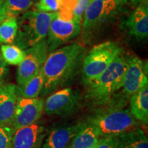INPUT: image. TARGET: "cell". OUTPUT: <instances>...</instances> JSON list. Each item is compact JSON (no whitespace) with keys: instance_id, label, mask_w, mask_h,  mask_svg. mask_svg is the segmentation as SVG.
Listing matches in <instances>:
<instances>
[{"instance_id":"6da1fadb","label":"cell","mask_w":148,"mask_h":148,"mask_svg":"<svg viewBox=\"0 0 148 148\" xmlns=\"http://www.w3.org/2000/svg\"><path fill=\"white\" fill-rule=\"evenodd\" d=\"M85 51L84 44L76 42L49 52L42 66L44 84L40 92L42 95L69 84L82 66Z\"/></svg>"},{"instance_id":"7a4b0ae2","label":"cell","mask_w":148,"mask_h":148,"mask_svg":"<svg viewBox=\"0 0 148 148\" xmlns=\"http://www.w3.org/2000/svg\"><path fill=\"white\" fill-rule=\"evenodd\" d=\"M126 67V57L121 53L97 78L86 86V97L95 104L109 102L114 94L123 86Z\"/></svg>"},{"instance_id":"3957f363","label":"cell","mask_w":148,"mask_h":148,"mask_svg":"<svg viewBox=\"0 0 148 148\" xmlns=\"http://www.w3.org/2000/svg\"><path fill=\"white\" fill-rule=\"evenodd\" d=\"M57 12L27 10L17 18L18 29L15 45L26 50L46 39L48 29Z\"/></svg>"},{"instance_id":"277c9868","label":"cell","mask_w":148,"mask_h":148,"mask_svg":"<svg viewBox=\"0 0 148 148\" xmlns=\"http://www.w3.org/2000/svg\"><path fill=\"white\" fill-rule=\"evenodd\" d=\"M122 51L116 41L109 40L94 46L82 60V78L85 86L97 78Z\"/></svg>"},{"instance_id":"5b68a950","label":"cell","mask_w":148,"mask_h":148,"mask_svg":"<svg viewBox=\"0 0 148 148\" xmlns=\"http://www.w3.org/2000/svg\"><path fill=\"white\" fill-rule=\"evenodd\" d=\"M89 123L97 130L99 137H115L138 127L139 122L130 111L121 108L110 109L95 115Z\"/></svg>"},{"instance_id":"8992f818","label":"cell","mask_w":148,"mask_h":148,"mask_svg":"<svg viewBox=\"0 0 148 148\" xmlns=\"http://www.w3.org/2000/svg\"><path fill=\"white\" fill-rule=\"evenodd\" d=\"M25 51V57L20 63L16 71L18 87L25 84L41 69L48 56L46 39L42 40Z\"/></svg>"},{"instance_id":"52a82bcc","label":"cell","mask_w":148,"mask_h":148,"mask_svg":"<svg viewBox=\"0 0 148 148\" xmlns=\"http://www.w3.org/2000/svg\"><path fill=\"white\" fill-rule=\"evenodd\" d=\"M79 100L80 96L77 90L71 88H62L48 97L43 111L48 115L69 116L78 109Z\"/></svg>"},{"instance_id":"ba28073f","label":"cell","mask_w":148,"mask_h":148,"mask_svg":"<svg viewBox=\"0 0 148 148\" xmlns=\"http://www.w3.org/2000/svg\"><path fill=\"white\" fill-rule=\"evenodd\" d=\"M80 25L75 20L64 19L57 14L51 21L48 29L47 38H46L48 52L56 50L77 36L81 31Z\"/></svg>"},{"instance_id":"9c48e42d","label":"cell","mask_w":148,"mask_h":148,"mask_svg":"<svg viewBox=\"0 0 148 148\" xmlns=\"http://www.w3.org/2000/svg\"><path fill=\"white\" fill-rule=\"evenodd\" d=\"M119 8L114 0H91L84 15L82 27L84 36L95 32L108 18L113 16Z\"/></svg>"},{"instance_id":"30bf717a","label":"cell","mask_w":148,"mask_h":148,"mask_svg":"<svg viewBox=\"0 0 148 148\" xmlns=\"http://www.w3.org/2000/svg\"><path fill=\"white\" fill-rule=\"evenodd\" d=\"M127 67L123 77V93L126 97L147 84V64L136 56L126 57Z\"/></svg>"},{"instance_id":"8fae6325","label":"cell","mask_w":148,"mask_h":148,"mask_svg":"<svg viewBox=\"0 0 148 148\" xmlns=\"http://www.w3.org/2000/svg\"><path fill=\"white\" fill-rule=\"evenodd\" d=\"M44 104L43 99L38 97L28 99L19 96L16 102L12 128L16 130L36 123L42 115Z\"/></svg>"},{"instance_id":"7c38bea8","label":"cell","mask_w":148,"mask_h":148,"mask_svg":"<svg viewBox=\"0 0 148 148\" xmlns=\"http://www.w3.org/2000/svg\"><path fill=\"white\" fill-rule=\"evenodd\" d=\"M18 97L16 85L12 83L0 85V126L12 127Z\"/></svg>"},{"instance_id":"4fadbf2b","label":"cell","mask_w":148,"mask_h":148,"mask_svg":"<svg viewBox=\"0 0 148 148\" xmlns=\"http://www.w3.org/2000/svg\"><path fill=\"white\" fill-rule=\"evenodd\" d=\"M46 135L43 126L37 123L14 130L12 148H41Z\"/></svg>"},{"instance_id":"5bb4252c","label":"cell","mask_w":148,"mask_h":148,"mask_svg":"<svg viewBox=\"0 0 148 148\" xmlns=\"http://www.w3.org/2000/svg\"><path fill=\"white\" fill-rule=\"evenodd\" d=\"M125 27L130 35L138 39H145L148 36L147 1L140 3L130 14Z\"/></svg>"},{"instance_id":"9a60e30c","label":"cell","mask_w":148,"mask_h":148,"mask_svg":"<svg viewBox=\"0 0 148 148\" xmlns=\"http://www.w3.org/2000/svg\"><path fill=\"white\" fill-rule=\"evenodd\" d=\"M84 125V123H79L56 127L48 135L41 148H66Z\"/></svg>"},{"instance_id":"2e32d148","label":"cell","mask_w":148,"mask_h":148,"mask_svg":"<svg viewBox=\"0 0 148 148\" xmlns=\"http://www.w3.org/2000/svg\"><path fill=\"white\" fill-rule=\"evenodd\" d=\"M130 112L139 123H148V85L135 92L130 97Z\"/></svg>"},{"instance_id":"e0dca14e","label":"cell","mask_w":148,"mask_h":148,"mask_svg":"<svg viewBox=\"0 0 148 148\" xmlns=\"http://www.w3.org/2000/svg\"><path fill=\"white\" fill-rule=\"evenodd\" d=\"M99 138L97 130L91 123H84L66 148H93Z\"/></svg>"},{"instance_id":"ac0fdd59","label":"cell","mask_w":148,"mask_h":148,"mask_svg":"<svg viewBox=\"0 0 148 148\" xmlns=\"http://www.w3.org/2000/svg\"><path fill=\"white\" fill-rule=\"evenodd\" d=\"M116 137L118 148H148L147 135L139 127Z\"/></svg>"},{"instance_id":"d6986e66","label":"cell","mask_w":148,"mask_h":148,"mask_svg":"<svg viewBox=\"0 0 148 148\" xmlns=\"http://www.w3.org/2000/svg\"><path fill=\"white\" fill-rule=\"evenodd\" d=\"M44 78L42 68L32 78L21 87H18L17 91L20 97L28 99L37 98L43 88Z\"/></svg>"},{"instance_id":"ffe728a7","label":"cell","mask_w":148,"mask_h":148,"mask_svg":"<svg viewBox=\"0 0 148 148\" xmlns=\"http://www.w3.org/2000/svg\"><path fill=\"white\" fill-rule=\"evenodd\" d=\"M17 17L6 16L0 23V44L14 42L17 34Z\"/></svg>"},{"instance_id":"44dd1931","label":"cell","mask_w":148,"mask_h":148,"mask_svg":"<svg viewBox=\"0 0 148 148\" xmlns=\"http://www.w3.org/2000/svg\"><path fill=\"white\" fill-rule=\"evenodd\" d=\"M34 5L32 0H3L2 8L5 17L21 15Z\"/></svg>"},{"instance_id":"7402d4cb","label":"cell","mask_w":148,"mask_h":148,"mask_svg":"<svg viewBox=\"0 0 148 148\" xmlns=\"http://www.w3.org/2000/svg\"><path fill=\"white\" fill-rule=\"evenodd\" d=\"M0 51L5 62L10 65H19L25 57V51L15 45H2Z\"/></svg>"},{"instance_id":"603a6c76","label":"cell","mask_w":148,"mask_h":148,"mask_svg":"<svg viewBox=\"0 0 148 148\" xmlns=\"http://www.w3.org/2000/svg\"><path fill=\"white\" fill-rule=\"evenodd\" d=\"M34 4V10L39 12H57L60 8L59 0H39Z\"/></svg>"},{"instance_id":"cb8c5ba5","label":"cell","mask_w":148,"mask_h":148,"mask_svg":"<svg viewBox=\"0 0 148 148\" xmlns=\"http://www.w3.org/2000/svg\"><path fill=\"white\" fill-rule=\"evenodd\" d=\"M14 130L11 127L0 126V148H12Z\"/></svg>"},{"instance_id":"d4e9b609","label":"cell","mask_w":148,"mask_h":148,"mask_svg":"<svg viewBox=\"0 0 148 148\" xmlns=\"http://www.w3.org/2000/svg\"><path fill=\"white\" fill-rule=\"evenodd\" d=\"M91 0H77L76 5H75L72 11L73 18L75 21L81 24L82 18L84 15L85 12L90 4Z\"/></svg>"},{"instance_id":"484cf974","label":"cell","mask_w":148,"mask_h":148,"mask_svg":"<svg viewBox=\"0 0 148 148\" xmlns=\"http://www.w3.org/2000/svg\"><path fill=\"white\" fill-rule=\"evenodd\" d=\"M93 148H118L117 137H101Z\"/></svg>"},{"instance_id":"4316f807","label":"cell","mask_w":148,"mask_h":148,"mask_svg":"<svg viewBox=\"0 0 148 148\" xmlns=\"http://www.w3.org/2000/svg\"><path fill=\"white\" fill-rule=\"evenodd\" d=\"M77 2V0H59V3H60L59 10L72 12Z\"/></svg>"},{"instance_id":"83f0119b","label":"cell","mask_w":148,"mask_h":148,"mask_svg":"<svg viewBox=\"0 0 148 148\" xmlns=\"http://www.w3.org/2000/svg\"><path fill=\"white\" fill-rule=\"evenodd\" d=\"M8 72L7 63L3 60L2 55L0 51V85L2 84Z\"/></svg>"},{"instance_id":"f1b7e54d","label":"cell","mask_w":148,"mask_h":148,"mask_svg":"<svg viewBox=\"0 0 148 148\" xmlns=\"http://www.w3.org/2000/svg\"><path fill=\"white\" fill-rule=\"evenodd\" d=\"M130 2L132 3L133 6L136 7L138 6V5H140V3L145 2V1H147V0H129Z\"/></svg>"},{"instance_id":"f546056e","label":"cell","mask_w":148,"mask_h":148,"mask_svg":"<svg viewBox=\"0 0 148 148\" xmlns=\"http://www.w3.org/2000/svg\"><path fill=\"white\" fill-rule=\"evenodd\" d=\"M2 1L3 0H0V23L5 18V14L2 8Z\"/></svg>"},{"instance_id":"4dcf8cb0","label":"cell","mask_w":148,"mask_h":148,"mask_svg":"<svg viewBox=\"0 0 148 148\" xmlns=\"http://www.w3.org/2000/svg\"><path fill=\"white\" fill-rule=\"evenodd\" d=\"M115 3L117 4L119 7H121L122 5L126 4L127 2V0H114Z\"/></svg>"},{"instance_id":"1f68e13d","label":"cell","mask_w":148,"mask_h":148,"mask_svg":"<svg viewBox=\"0 0 148 148\" xmlns=\"http://www.w3.org/2000/svg\"><path fill=\"white\" fill-rule=\"evenodd\" d=\"M32 1H34V3H36L37 1H39V0H32Z\"/></svg>"},{"instance_id":"d6a6232c","label":"cell","mask_w":148,"mask_h":148,"mask_svg":"<svg viewBox=\"0 0 148 148\" xmlns=\"http://www.w3.org/2000/svg\"><path fill=\"white\" fill-rule=\"evenodd\" d=\"M99 1H108V0H99Z\"/></svg>"}]
</instances>
